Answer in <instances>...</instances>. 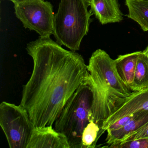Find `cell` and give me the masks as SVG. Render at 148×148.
<instances>
[{
	"label": "cell",
	"instance_id": "1",
	"mask_svg": "<svg viewBox=\"0 0 148 148\" xmlns=\"http://www.w3.org/2000/svg\"><path fill=\"white\" fill-rule=\"evenodd\" d=\"M34 66L23 86L20 105L35 127L53 126L69 99L89 77L79 53L69 51L50 38L40 37L27 44Z\"/></svg>",
	"mask_w": 148,
	"mask_h": 148
},
{
	"label": "cell",
	"instance_id": "2",
	"mask_svg": "<svg viewBox=\"0 0 148 148\" xmlns=\"http://www.w3.org/2000/svg\"><path fill=\"white\" fill-rule=\"evenodd\" d=\"M87 70L94 91L90 119L102 128L103 122L133 92L119 75L116 60L103 50L98 49L92 53Z\"/></svg>",
	"mask_w": 148,
	"mask_h": 148
},
{
	"label": "cell",
	"instance_id": "3",
	"mask_svg": "<svg viewBox=\"0 0 148 148\" xmlns=\"http://www.w3.org/2000/svg\"><path fill=\"white\" fill-rule=\"evenodd\" d=\"M93 101V85L89 74L69 99L54 123V129L66 136L70 148L82 147V132L89 123Z\"/></svg>",
	"mask_w": 148,
	"mask_h": 148
},
{
	"label": "cell",
	"instance_id": "4",
	"mask_svg": "<svg viewBox=\"0 0 148 148\" xmlns=\"http://www.w3.org/2000/svg\"><path fill=\"white\" fill-rule=\"evenodd\" d=\"M89 6L88 0H60L54 21L53 35L57 43L73 51L79 50L92 21Z\"/></svg>",
	"mask_w": 148,
	"mask_h": 148
},
{
	"label": "cell",
	"instance_id": "5",
	"mask_svg": "<svg viewBox=\"0 0 148 148\" xmlns=\"http://www.w3.org/2000/svg\"><path fill=\"white\" fill-rule=\"evenodd\" d=\"M0 125L10 148H27L35 128L25 108L5 101L0 104Z\"/></svg>",
	"mask_w": 148,
	"mask_h": 148
},
{
	"label": "cell",
	"instance_id": "6",
	"mask_svg": "<svg viewBox=\"0 0 148 148\" xmlns=\"http://www.w3.org/2000/svg\"><path fill=\"white\" fill-rule=\"evenodd\" d=\"M15 14L25 28L35 31L40 37L54 34L53 7L44 0H18L14 2Z\"/></svg>",
	"mask_w": 148,
	"mask_h": 148
},
{
	"label": "cell",
	"instance_id": "7",
	"mask_svg": "<svg viewBox=\"0 0 148 148\" xmlns=\"http://www.w3.org/2000/svg\"><path fill=\"white\" fill-rule=\"evenodd\" d=\"M148 111V88L133 92L119 106L112 114L103 122L102 130L106 131L108 125L125 116Z\"/></svg>",
	"mask_w": 148,
	"mask_h": 148
},
{
	"label": "cell",
	"instance_id": "8",
	"mask_svg": "<svg viewBox=\"0 0 148 148\" xmlns=\"http://www.w3.org/2000/svg\"><path fill=\"white\" fill-rule=\"evenodd\" d=\"M27 148H70L67 138L52 126L35 127Z\"/></svg>",
	"mask_w": 148,
	"mask_h": 148
},
{
	"label": "cell",
	"instance_id": "9",
	"mask_svg": "<svg viewBox=\"0 0 148 148\" xmlns=\"http://www.w3.org/2000/svg\"><path fill=\"white\" fill-rule=\"evenodd\" d=\"M90 11L102 25L121 22L123 14L117 0H88Z\"/></svg>",
	"mask_w": 148,
	"mask_h": 148
},
{
	"label": "cell",
	"instance_id": "10",
	"mask_svg": "<svg viewBox=\"0 0 148 148\" xmlns=\"http://www.w3.org/2000/svg\"><path fill=\"white\" fill-rule=\"evenodd\" d=\"M141 51L119 55L116 59L117 71L125 85L133 92V80L138 57Z\"/></svg>",
	"mask_w": 148,
	"mask_h": 148
},
{
	"label": "cell",
	"instance_id": "11",
	"mask_svg": "<svg viewBox=\"0 0 148 148\" xmlns=\"http://www.w3.org/2000/svg\"><path fill=\"white\" fill-rule=\"evenodd\" d=\"M148 122V111L133 119L127 125L120 129L114 130L107 131L106 140L108 145L114 143L122 142L132 132Z\"/></svg>",
	"mask_w": 148,
	"mask_h": 148
},
{
	"label": "cell",
	"instance_id": "12",
	"mask_svg": "<svg viewBox=\"0 0 148 148\" xmlns=\"http://www.w3.org/2000/svg\"><path fill=\"white\" fill-rule=\"evenodd\" d=\"M129 9L127 17L138 23L144 32L148 31V0H125Z\"/></svg>",
	"mask_w": 148,
	"mask_h": 148
},
{
	"label": "cell",
	"instance_id": "13",
	"mask_svg": "<svg viewBox=\"0 0 148 148\" xmlns=\"http://www.w3.org/2000/svg\"><path fill=\"white\" fill-rule=\"evenodd\" d=\"M148 88V58L144 51H141L136 66L133 80V92Z\"/></svg>",
	"mask_w": 148,
	"mask_h": 148
},
{
	"label": "cell",
	"instance_id": "14",
	"mask_svg": "<svg viewBox=\"0 0 148 148\" xmlns=\"http://www.w3.org/2000/svg\"><path fill=\"white\" fill-rule=\"evenodd\" d=\"M104 132L98 124L92 120H89L82 132L81 148H95L98 140Z\"/></svg>",
	"mask_w": 148,
	"mask_h": 148
},
{
	"label": "cell",
	"instance_id": "15",
	"mask_svg": "<svg viewBox=\"0 0 148 148\" xmlns=\"http://www.w3.org/2000/svg\"><path fill=\"white\" fill-rule=\"evenodd\" d=\"M103 147L112 148H148V138H140L114 143Z\"/></svg>",
	"mask_w": 148,
	"mask_h": 148
},
{
	"label": "cell",
	"instance_id": "16",
	"mask_svg": "<svg viewBox=\"0 0 148 148\" xmlns=\"http://www.w3.org/2000/svg\"><path fill=\"white\" fill-rule=\"evenodd\" d=\"M143 112H136V113L125 116L119 119L116 121H115L112 123L110 124V125H108V127L106 129V131H107L114 130H118V129H120V128L125 126L133 119L138 116L140 114H142Z\"/></svg>",
	"mask_w": 148,
	"mask_h": 148
},
{
	"label": "cell",
	"instance_id": "17",
	"mask_svg": "<svg viewBox=\"0 0 148 148\" xmlns=\"http://www.w3.org/2000/svg\"><path fill=\"white\" fill-rule=\"evenodd\" d=\"M140 138H148V122L138 129L136 131L130 134L123 141H129Z\"/></svg>",
	"mask_w": 148,
	"mask_h": 148
},
{
	"label": "cell",
	"instance_id": "18",
	"mask_svg": "<svg viewBox=\"0 0 148 148\" xmlns=\"http://www.w3.org/2000/svg\"><path fill=\"white\" fill-rule=\"evenodd\" d=\"M145 52V53H146V55H147V57H148V46L147 47H146V49L144 50Z\"/></svg>",
	"mask_w": 148,
	"mask_h": 148
},
{
	"label": "cell",
	"instance_id": "19",
	"mask_svg": "<svg viewBox=\"0 0 148 148\" xmlns=\"http://www.w3.org/2000/svg\"><path fill=\"white\" fill-rule=\"evenodd\" d=\"M9 1H12V2H15V1H18V0H9Z\"/></svg>",
	"mask_w": 148,
	"mask_h": 148
}]
</instances>
